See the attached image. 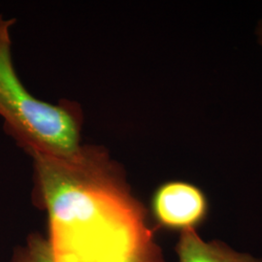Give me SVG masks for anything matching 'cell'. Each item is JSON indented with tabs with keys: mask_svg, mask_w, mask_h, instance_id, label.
I'll return each instance as SVG.
<instances>
[{
	"mask_svg": "<svg viewBox=\"0 0 262 262\" xmlns=\"http://www.w3.org/2000/svg\"><path fill=\"white\" fill-rule=\"evenodd\" d=\"M95 262H164V258L152 231L114 250Z\"/></svg>",
	"mask_w": 262,
	"mask_h": 262,
	"instance_id": "5b68a950",
	"label": "cell"
},
{
	"mask_svg": "<svg viewBox=\"0 0 262 262\" xmlns=\"http://www.w3.org/2000/svg\"><path fill=\"white\" fill-rule=\"evenodd\" d=\"M260 37H261V42H262V28H261V33H260Z\"/></svg>",
	"mask_w": 262,
	"mask_h": 262,
	"instance_id": "52a82bcc",
	"label": "cell"
},
{
	"mask_svg": "<svg viewBox=\"0 0 262 262\" xmlns=\"http://www.w3.org/2000/svg\"><path fill=\"white\" fill-rule=\"evenodd\" d=\"M15 23L0 15V116L4 129L29 155L82 161L92 148L81 145L82 109L68 100L47 103L28 92L13 63L10 31Z\"/></svg>",
	"mask_w": 262,
	"mask_h": 262,
	"instance_id": "7a4b0ae2",
	"label": "cell"
},
{
	"mask_svg": "<svg viewBox=\"0 0 262 262\" xmlns=\"http://www.w3.org/2000/svg\"><path fill=\"white\" fill-rule=\"evenodd\" d=\"M209 209L204 191L184 181H169L160 185L150 199V211L157 225L180 233L196 230L206 221Z\"/></svg>",
	"mask_w": 262,
	"mask_h": 262,
	"instance_id": "3957f363",
	"label": "cell"
},
{
	"mask_svg": "<svg viewBox=\"0 0 262 262\" xmlns=\"http://www.w3.org/2000/svg\"><path fill=\"white\" fill-rule=\"evenodd\" d=\"M12 262H57L53 247L49 239L41 235L32 234L28 237L25 247L19 248Z\"/></svg>",
	"mask_w": 262,
	"mask_h": 262,
	"instance_id": "8992f818",
	"label": "cell"
},
{
	"mask_svg": "<svg viewBox=\"0 0 262 262\" xmlns=\"http://www.w3.org/2000/svg\"><path fill=\"white\" fill-rule=\"evenodd\" d=\"M30 156L34 200L47 211L57 262L97 261L152 231L146 208L105 150L93 147L80 162Z\"/></svg>",
	"mask_w": 262,
	"mask_h": 262,
	"instance_id": "6da1fadb",
	"label": "cell"
},
{
	"mask_svg": "<svg viewBox=\"0 0 262 262\" xmlns=\"http://www.w3.org/2000/svg\"><path fill=\"white\" fill-rule=\"evenodd\" d=\"M176 253L179 262H262L248 253L236 252L222 242H207L196 230L180 233Z\"/></svg>",
	"mask_w": 262,
	"mask_h": 262,
	"instance_id": "277c9868",
	"label": "cell"
}]
</instances>
